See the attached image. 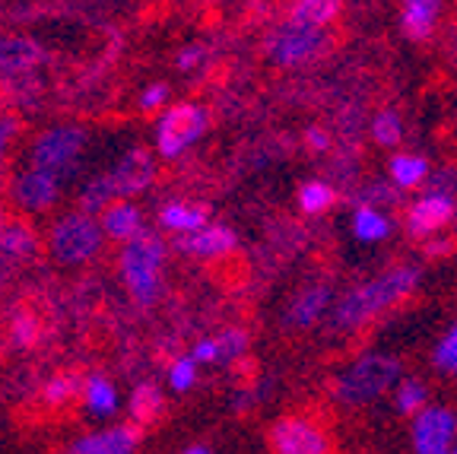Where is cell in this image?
<instances>
[{"instance_id":"obj_25","label":"cell","mask_w":457,"mask_h":454,"mask_svg":"<svg viewBox=\"0 0 457 454\" xmlns=\"http://www.w3.org/2000/svg\"><path fill=\"white\" fill-rule=\"evenodd\" d=\"M36 248H38V239H36V232H32V226H26V223H7V226H0V255L4 257L22 261V257H29Z\"/></svg>"},{"instance_id":"obj_17","label":"cell","mask_w":457,"mask_h":454,"mask_svg":"<svg viewBox=\"0 0 457 454\" xmlns=\"http://www.w3.org/2000/svg\"><path fill=\"white\" fill-rule=\"evenodd\" d=\"M102 232L105 239H114V241H134L137 235L143 232V216L130 200H114L112 206L102 210Z\"/></svg>"},{"instance_id":"obj_18","label":"cell","mask_w":457,"mask_h":454,"mask_svg":"<svg viewBox=\"0 0 457 454\" xmlns=\"http://www.w3.org/2000/svg\"><path fill=\"white\" fill-rule=\"evenodd\" d=\"M83 404L93 419H108L118 413L121 398H118V388L105 375H89L83 382Z\"/></svg>"},{"instance_id":"obj_30","label":"cell","mask_w":457,"mask_h":454,"mask_svg":"<svg viewBox=\"0 0 457 454\" xmlns=\"http://www.w3.org/2000/svg\"><path fill=\"white\" fill-rule=\"evenodd\" d=\"M114 200H118V194H114V185L108 175H99L93 178L89 185L83 188V194H79V204H83V214H96V210H105V206H112Z\"/></svg>"},{"instance_id":"obj_41","label":"cell","mask_w":457,"mask_h":454,"mask_svg":"<svg viewBox=\"0 0 457 454\" xmlns=\"http://www.w3.org/2000/svg\"><path fill=\"white\" fill-rule=\"evenodd\" d=\"M179 454H213V448H210V445H200V441H197V445H187V448H181Z\"/></svg>"},{"instance_id":"obj_21","label":"cell","mask_w":457,"mask_h":454,"mask_svg":"<svg viewBox=\"0 0 457 454\" xmlns=\"http://www.w3.org/2000/svg\"><path fill=\"white\" fill-rule=\"evenodd\" d=\"M340 13L343 0H293V7H289V20L314 29H328Z\"/></svg>"},{"instance_id":"obj_27","label":"cell","mask_w":457,"mask_h":454,"mask_svg":"<svg viewBox=\"0 0 457 454\" xmlns=\"http://www.w3.org/2000/svg\"><path fill=\"white\" fill-rule=\"evenodd\" d=\"M337 200V191L328 185V181H305L299 188V210L305 216H321L328 214Z\"/></svg>"},{"instance_id":"obj_14","label":"cell","mask_w":457,"mask_h":454,"mask_svg":"<svg viewBox=\"0 0 457 454\" xmlns=\"http://www.w3.org/2000/svg\"><path fill=\"white\" fill-rule=\"evenodd\" d=\"M334 308V292H330L328 283H312L302 286L293 296V302L286 306V324L295 327V331H305V327H314L324 315H330Z\"/></svg>"},{"instance_id":"obj_10","label":"cell","mask_w":457,"mask_h":454,"mask_svg":"<svg viewBox=\"0 0 457 454\" xmlns=\"http://www.w3.org/2000/svg\"><path fill=\"white\" fill-rule=\"evenodd\" d=\"M454 198L448 191H428L407 210V232L413 239H432L454 220Z\"/></svg>"},{"instance_id":"obj_29","label":"cell","mask_w":457,"mask_h":454,"mask_svg":"<svg viewBox=\"0 0 457 454\" xmlns=\"http://www.w3.org/2000/svg\"><path fill=\"white\" fill-rule=\"evenodd\" d=\"M245 353H248V334L242 327H226L222 334H216V366H232Z\"/></svg>"},{"instance_id":"obj_20","label":"cell","mask_w":457,"mask_h":454,"mask_svg":"<svg viewBox=\"0 0 457 454\" xmlns=\"http://www.w3.org/2000/svg\"><path fill=\"white\" fill-rule=\"evenodd\" d=\"M159 223H162V229H169V232L191 235V232H200L204 226H210V216H207V210H204V206H191V204H181V200H175V204L162 206Z\"/></svg>"},{"instance_id":"obj_22","label":"cell","mask_w":457,"mask_h":454,"mask_svg":"<svg viewBox=\"0 0 457 454\" xmlns=\"http://www.w3.org/2000/svg\"><path fill=\"white\" fill-rule=\"evenodd\" d=\"M350 229L365 245H378V241H385L387 235H391V220H387L375 204H362V206H356Z\"/></svg>"},{"instance_id":"obj_35","label":"cell","mask_w":457,"mask_h":454,"mask_svg":"<svg viewBox=\"0 0 457 454\" xmlns=\"http://www.w3.org/2000/svg\"><path fill=\"white\" fill-rule=\"evenodd\" d=\"M165 102H169V86H165V83L146 86V89H143V96H140V108H143V112H159Z\"/></svg>"},{"instance_id":"obj_34","label":"cell","mask_w":457,"mask_h":454,"mask_svg":"<svg viewBox=\"0 0 457 454\" xmlns=\"http://www.w3.org/2000/svg\"><path fill=\"white\" fill-rule=\"evenodd\" d=\"M38 337V324L32 315H16L13 324H10V340L16 343V347H32Z\"/></svg>"},{"instance_id":"obj_3","label":"cell","mask_w":457,"mask_h":454,"mask_svg":"<svg viewBox=\"0 0 457 454\" xmlns=\"http://www.w3.org/2000/svg\"><path fill=\"white\" fill-rule=\"evenodd\" d=\"M162 264H165V241L153 232H140L128 241L121 251V273L130 296L140 306H153L162 292Z\"/></svg>"},{"instance_id":"obj_2","label":"cell","mask_w":457,"mask_h":454,"mask_svg":"<svg viewBox=\"0 0 457 454\" xmlns=\"http://www.w3.org/2000/svg\"><path fill=\"white\" fill-rule=\"evenodd\" d=\"M400 378H403V366H400L397 356L362 353L337 372L330 391H334L337 404L356 410V407H369L371 400L391 394Z\"/></svg>"},{"instance_id":"obj_26","label":"cell","mask_w":457,"mask_h":454,"mask_svg":"<svg viewBox=\"0 0 457 454\" xmlns=\"http://www.w3.org/2000/svg\"><path fill=\"white\" fill-rule=\"evenodd\" d=\"M391 398H394V410H397L400 416H420L428 407V388L420 378L403 375L397 382V388L391 391Z\"/></svg>"},{"instance_id":"obj_23","label":"cell","mask_w":457,"mask_h":454,"mask_svg":"<svg viewBox=\"0 0 457 454\" xmlns=\"http://www.w3.org/2000/svg\"><path fill=\"white\" fill-rule=\"evenodd\" d=\"M387 172H391V185L397 191H413L428 178V163L422 156H416V153H397L391 159V165H387Z\"/></svg>"},{"instance_id":"obj_16","label":"cell","mask_w":457,"mask_h":454,"mask_svg":"<svg viewBox=\"0 0 457 454\" xmlns=\"http://www.w3.org/2000/svg\"><path fill=\"white\" fill-rule=\"evenodd\" d=\"M442 0H400V29L410 42H426L436 32Z\"/></svg>"},{"instance_id":"obj_37","label":"cell","mask_w":457,"mask_h":454,"mask_svg":"<svg viewBox=\"0 0 457 454\" xmlns=\"http://www.w3.org/2000/svg\"><path fill=\"white\" fill-rule=\"evenodd\" d=\"M305 143H308V149H314V153H324V149L330 147V134H328V130H321V128H308L305 130Z\"/></svg>"},{"instance_id":"obj_39","label":"cell","mask_w":457,"mask_h":454,"mask_svg":"<svg viewBox=\"0 0 457 454\" xmlns=\"http://www.w3.org/2000/svg\"><path fill=\"white\" fill-rule=\"evenodd\" d=\"M13 134H16V124L13 121H0V159H4V153H7V147H10V140H13Z\"/></svg>"},{"instance_id":"obj_31","label":"cell","mask_w":457,"mask_h":454,"mask_svg":"<svg viewBox=\"0 0 457 454\" xmlns=\"http://www.w3.org/2000/svg\"><path fill=\"white\" fill-rule=\"evenodd\" d=\"M371 140L378 147L394 149L400 140H403V121H400L397 112H378L375 121H371Z\"/></svg>"},{"instance_id":"obj_13","label":"cell","mask_w":457,"mask_h":454,"mask_svg":"<svg viewBox=\"0 0 457 454\" xmlns=\"http://www.w3.org/2000/svg\"><path fill=\"white\" fill-rule=\"evenodd\" d=\"M153 175H156V159H153L150 149H143V147H134L121 163L108 172L118 200L130 198V194H140L143 188H150Z\"/></svg>"},{"instance_id":"obj_4","label":"cell","mask_w":457,"mask_h":454,"mask_svg":"<svg viewBox=\"0 0 457 454\" xmlns=\"http://www.w3.org/2000/svg\"><path fill=\"white\" fill-rule=\"evenodd\" d=\"M330 48L328 29H314V26H302V22L286 20L267 38V55L277 67L286 71H295V67H308L314 64L324 51Z\"/></svg>"},{"instance_id":"obj_1","label":"cell","mask_w":457,"mask_h":454,"mask_svg":"<svg viewBox=\"0 0 457 454\" xmlns=\"http://www.w3.org/2000/svg\"><path fill=\"white\" fill-rule=\"evenodd\" d=\"M420 283V267L413 264H397L387 267L378 277L365 280V283L346 290L334 302L328 315V324L334 334H356L359 327H365L369 321H375L378 315H385L387 308H394L397 302L410 296Z\"/></svg>"},{"instance_id":"obj_32","label":"cell","mask_w":457,"mask_h":454,"mask_svg":"<svg viewBox=\"0 0 457 454\" xmlns=\"http://www.w3.org/2000/svg\"><path fill=\"white\" fill-rule=\"evenodd\" d=\"M432 366H436L442 375L457 378V321L442 334V340L432 349Z\"/></svg>"},{"instance_id":"obj_28","label":"cell","mask_w":457,"mask_h":454,"mask_svg":"<svg viewBox=\"0 0 457 454\" xmlns=\"http://www.w3.org/2000/svg\"><path fill=\"white\" fill-rule=\"evenodd\" d=\"M42 398L48 407H64L73 398H83V382L73 372H61V375L48 378V384L42 388Z\"/></svg>"},{"instance_id":"obj_40","label":"cell","mask_w":457,"mask_h":454,"mask_svg":"<svg viewBox=\"0 0 457 454\" xmlns=\"http://www.w3.org/2000/svg\"><path fill=\"white\" fill-rule=\"evenodd\" d=\"M254 400H257V391H251V388L238 391V394H236V410H248V407H254Z\"/></svg>"},{"instance_id":"obj_24","label":"cell","mask_w":457,"mask_h":454,"mask_svg":"<svg viewBox=\"0 0 457 454\" xmlns=\"http://www.w3.org/2000/svg\"><path fill=\"white\" fill-rule=\"evenodd\" d=\"M42 55H38L36 45L22 42V38H0V73H26L32 64H38Z\"/></svg>"},{"instance_id":"obj_9","label":"cell","mask_w":457,"mask_h":454,"mask_svg":"<svg viewBox=\"0 0 457 454\" xmlns=\"http://www.w3.org/2000/svg\"><path fill=\"white\" fill-rule=\"evenodd\" d=\"M86 134L79 128H51L36 137L32 143V169L51 172V175L64 178V172L83 153Z\"/></svg>"},{"instance_id":"obj_36","label":"cell","mask_w":457,"mask_h":454,"mask_svg":"<svg viewBox=\"0 0 457 454\" xmlns=\"http://www.w3.org/2000/svg\"><path fill=\"white\" fill-rule=\"evenodd\" d=\"M191 356L200 366H216V337H204V340L194 343Z\"/></svg>"},{"instance_id":"obj_6","label":"cell","mask_w":457,"mask_h":454,"mask_svg":"<svg viewBox=\"0 0 457 454\" xmlns=\"http://www.w3.org/2000/svg\"><path fill=\"white\" fill-rule=\"evenodd\" d=\"M207 108L194 105V102H179L169 105L162 112L156 124V149L162 159L181 156L194 140H200V134L207 130Z\"/></svg>"},{"instance_id":"obj_11","label":"cell","mask_w":457,"mask_h":454,"mask_svg":"<svg viewBox=\"0 0 457 454\" xmlns=\"http://www.w3.org/2000/svg\"><path fill=\"white\" fill-rule=\"evenodd\" d=\"M140 439H143V429L134 426V423H124V426H108L79 435L67 448V454H137Z\"/></svg>"},{"instance_id":"obj_19","label":"cell","mask_w":457,"mask_h":454,"mask_svg":"<svg viewBox=\"0 0 457 454\" xmlns=\"http://www.w3.org/2000/svg\"><path fill=\"white\" fill-rule=\"evenodd\" d=\"M162 410H165L162 391H159L153 382H143V384H137V388L130 391L128 413H130V423H134V426H140V429L153 426V423L162 416Z\"/></svg>"},{"instance_id":"obj_42","label":"cell","mask_w":457,"mask_h":454,"mask_svg":"<svg viewBox=\"0 0 457 454\" xmlns=\"http://www.w3.org/2000/svg\"><path fill=\"white\" fill-rule=\"evenodd\" d=\"M451 454H457V445H454V451H451Z\"/></svg>"},{"instance_id":"obj_12","label":"cell","mask_w":457,"mask_h":454,"mask_svg":"<svg viewBox=\"0 0 457 454\" xmlns=\"http://www.w3.org/2000/svg\"><path fill=\"white\" fill-rule=\"evenodd\" d=\"M57 191H61V178L51 175V172H42V169L22 172V175L13 178V185H10V194H13L16 206H22V210H29V214H42V210H48V206L57 200Z\"/></svg>"},{"instance_id":"obj_33","label":"cell","mask_w":457,"mask_h":454,"mask_svg":"<svg viewBox=\"0 0 457 454\" xmlns=\"http://www.w3.org/2000/svg\"><path fill=\"white\" fill-rule=\"evenodd\" d=\"M197 369H200V362L194 359L191 353H187V356H175V362L169 366V388L179 391V394L191 391L194 384H197Z\"/></svg>"},{"instance_id":"obj_38","label":"cell","mask_w":457,"mask_h":454,"mask_svg":"<svg viewBox=\"0 0 457 454\" xmlns=\"http://www.w3.org/2000/svg\"><path fill=\"white\" fill-rule=\"evenodd\" d=\"M200 61H204V48H200V45H191V48H185L179 55V67H181V71H191V67H197Z\"/></svg>"},{"instance_id":"obj_15","label":"cell","mask_w":457,"mask_h":454,"mask_svg":"<svg viewBox=\"0 0 457 454\" xmlns=\"http://www.w3.org/2000/svg\"><path fill=\"white\" fill-rule=\"evenodd\" d=\"M181 251L191 257H204V261H213V257H226L228 251H236V232L228 226H204L200 232H191L181 239Z\"/></svg>"},{"instance_id":"obj_5","label":"cell","mask_w":457,"mask_h":454,"mask_svg":"<svg viewBox=\"0 0 457 454\" xmlns=\"http://www.w3.org/2000/svg\"><path fill=\"white\" fill-rule=\"evenodd\" d=\"M105 232L102 223L93 220V214H67L51 229V255L61 264H83L102 248Z\"/></svg>"},{"instance_id":"obj_7","label":"cell","mask_w":457,"mask_h":454,"mask_svg":"<svg viewBox=\"0 0 457 454\" xmlns=\"http://www.w3.org/2000/svg\"><path fill=\"white\" fill-rule=\"evenodd\" d=\"M270 454H330L328 429L312 416H279L267 433Z\"/></svg>"},{"instance_id":"obj_8","label":"cell","mask_w":457,"mask_h":454,"mask_svg":"<svg viewBox=\"0 0 457 454\" xmlns=\"http://www.w3.org/2000/svg\"><path fill=\"white\" fill-rule=\"evenodd\" d=\"M410 441L416 454H451L457 445V413L451 407L428 404L420 416H413Z\"/></svg>"}]
</instances>
